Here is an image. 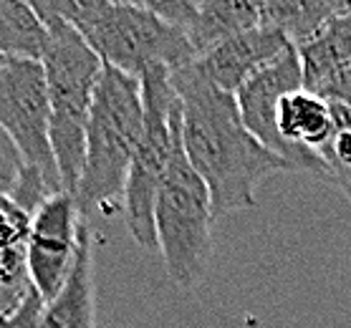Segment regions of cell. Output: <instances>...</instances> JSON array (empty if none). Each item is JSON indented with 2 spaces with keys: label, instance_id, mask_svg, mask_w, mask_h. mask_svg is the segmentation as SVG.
I'll list each match as a JSON object with an SVG mask.
<instances>
[{
  "label": "cell",
  "instance_id": "6da1fadb",
  "mask_svg": "<svg viewBox=\"0 0 351 328\" xmlns=\"http://www.w3.org/2000/svg\"><path fill=\"white\" fill-rule=\"evenodd\" d=\"M172 84L182 104L184 154L208 184L215 220L256 207L258 184L291 167L247 131L238 99L210 84L195 61L172 73Z\"/></svg>",
  "mask_w": 351,
  "mask_h": 328
},
{
  "label": "cell",
  "instance_id": "7a4b0ae2",
  "mask_svg": "<svg viewBox=\"0 0 351 328\" xmlns=\"http://www.w3.org/2000/svg\"><path fill=\"white\" fill-rule=\"evenodd\" d=\"M81 33L104 66L142 79L147 71H180L195 61L190 36L160 18L147 3L109 0H40Z\"/></svg>",
  "mask_w": 351,
  "mask_h": 328
},
{
  "label": "cell",
  "instance_id": "3957f363",
  "mask_svg": "<svg viewBox=\"0 0 351 328\" xmlns=\"http://www.w3.org/2000/svg\"><path fill=\"white\" fill-rule=\"evenodd\" d=\"M144 129L142 81L104 66L86 134V160L73 200L81 220L124 210L132 162Z\"/></svg>",
  "mask_w": 351,
  "mask_h": 328
},
{
  "label": "cell",
  "instance_id": "277c9868",
  "mask_svg": "<svg viewBox=\"0 0 351 328\" xmlns=\"http://www.w3.org/2000/svg\"><path fill=\"white\" fill-rule=\"evenodd\" d=\"M33 8L48 28V46L40 58L51 101V144L61 172L64 192L76 194L86 160V134L94 112L96 88L104 61L64 18L33 0Z\"/></svg>",
  "mask_w": 351,
  "mask_h": 328
},
{
  "label": "cell",
  "instance_id": "5b68a950",
  "mask_svg": "<svg viewBox=\"0 0 351 328\" xmlns=\"http://www.w3.org/2000/svg\"><path fill=\"white\" fill-rule=\"evenodd\" d=\"M213 197L180 142L154 202L157 250L175 286L195 288L213 255Z\"/></svg>",
  "mask_w": 351,
  "mask_h": 328
},
{
  "label": "cell",
  "instance_id": "8992f818",
  "mask_svg": "<svg viewBox=\"0 0 351 328\" xmlns=\"http://www.w3.org/2000/svg\"><path fill=\"white\" fill-rule=\"evenodd\" d=\"M139 81L144 99V129L129 172L124 212L134 240L142 248L154 250V202L169 162L182 142V104L172 84V71L167 68L147 71Z\"/></svg>",
  "mask_w": 351,
  "mask_h": 328
},
{
  "label": "cell",
  "instance_id": "52a82bcc",
  "mask_svg": "<svg viewBox=\"0 0 351 328\" xmlns=\"http://www.w3.org/2000/svg\"><path fill=\"white\" fill-rule=\"evenodd\" d=\"M0 127L18 144L28 169L64 192L51 144V101L40 61H5L0 68Z\"/></svg>",
  "mask_w": 351,
  "mask_h": 328
},
{
  "label": "cell",
  "instance_id": "ba28073f",
  "mask_svg": "<svg viewBox=\"0 0 351 328\" xmlns=\"http://www.w3.org/2000/svg\"><path fill=\"white\" fill-rule=\"evenodd\" d=\"M81 212L73 194L58 192L33 215V230L28 240L33 288L51 303L69 283L79 255Z\"/></svg>",
  "mask_w": 351,
  "mask_h": 328
},
{
  "label": "cell",
  "instance_id": "9c48e42d",
  "mask_svg": "<svg viewBox=\"0 0 351 328\" xmlns=\"http://www.w3.org/2000/svg\"><path fill=\"white\" fill-rule=\"evenodd\" d=\"M291 49L295 46L283 33L273 31L268 25H258L228 38L205 56L195 58V68L210 84L235 97L256 73L280 61Z\"/></svg>",
  "mask_w": 351,
  "mask_h": 328
},
{
  "label": "cell",
  "instance_id": "30bf717a",
  "mask_svg": "<svg viewBox=\"0 0 351 328\" xmlns=\"http://www.w3.org/2000/svg\"><path fill=\"white\" fill-rule=\"evenodd\" d=\"M295 88H304V71H301L295 49H291L280 61L256 73L235 94L247 131L280 160H283V142L276 129V114H278L280 99Z\"/></svg>",
  "mask_w": 351,
  "mask_h": 328
},
{
  "label": "cell",
  "instance_id": "8fae6325",
  "mask_svg": "<svg viewBox=\"0 0 351 328\" xmlns=\"http://www.w3.org/2000/svg\"><path fill=\"white\" fill-rule=\"evenodd\" d=\"M295 53L304 71V86L313 94H321L331 81L351 71V16L343 10V3L341 10L304 40Z\"/></svg>",
  "mask_w": 351,
  "mask_h": 328
},
{
  "label": "cell",
  "instance_id": "7c38bea8",
  "mask_svg": "<svg viewBox=\"0 0 351 328\" xmlns=\"http://www.w3.org/2000/svg\"><path fill=\"white\" fill-rule=\"evenodd\" d=\"M40 328H96L94 305V240L91 225H81L79 255L69 283L51 303H46Z\"/></svg>",
  "mask_w": 351,
  "mask_h": 328
},
{
  "label": "cell",
  "instance_id": "4fadbf2b",
  "mask_svg": "<svg viewBox=\"0 0 351 328\" xmlns=\"http://www.w3.org/2000/svg\"><path fill=\"white\" fill-rule=\"evenodd\" d=\"M258 25H261V3L205 0V3H197V16L192 21L187 36L195 49V56L199 58L232 36H240Z\"/></svg>",
  "mask_w": 351,
  "mask_h": 328
},
{
  "label": "cell",
  "instance_id": "5bb4252c",
  "mask_svg": "<svg viewBox=\"0 0 351 328\" xmlns=\"http://www.w3.org/2000/svg\"><path fill=\"white\" fill-rule=\"evenodd\" d=\"M48 46V28L33 3L0 0V56L8 61H40Z\"/></svg>",
  "mask_w": 351,
  "mask_h": 328
},
{
  "label": "cell",
  "instance_id": "9a60e30c",
  "mask_svg": "<svg viewBox=\"0 0 351 328\" xmlns=\"http://www.w3.org/2000/svg\"><path fill=\"white\" fill-rule=\"evenodd\" d=\"M341 10V3L324 0H268L261 3V25L283 33L295 49L308 40L328 18Z\"/></svg>",
  "mask_w": 351,
  "mask_h": 328
},
{
  "label": "cell",
  "instance_id": "2e32d148",
  "mask_svg": "<svg viewBox=\"0 0 351 328\" xmlns=\"http://www.w3.org/2000/svg\"><path fill=\"white\" fill-rule=\"evenodd\" d=\"M33 290L28 245L0 248V323L16 316Z\"/></svg>",
  "mask_w": 351,
  "mask_h": 328
},
{
  "label": "cell",
  "instance_id": "e0dca14e",
  "mask_svg": "<svg viewBox=\"0 0 351 328\" xmlns=\"http://www.w3.org/2000/svg\"><path fill=\"white\" fill-rule=\"evenodd\" d=\"M334 104V101H331ZM321 162L326 164L328 182L336 184L346 200L351 202V109L334 104V131L319 152Z\"/></svg>",
  "mask_w": 351,
  "mask_h": 328
},
{
  "label": "cell",
  "instance_id": "ac0fdd59",
  "mask_svg": "<svg viewBox=\"0 0 351 328\" xmlns=\"http://www.w3.org/2000/svg\"><path fill=\"white\" fill-rule=\"evenodd\" d=\"M33 230V215L13 197L0 194V248L28 245Z\"/></svg>",
  "mask_w": 351,
  "mask_h": 328
},
{
  "label": "cell",
  "instance_id": "d6986e66",
  "mask_svg": "<svg viewBox=\"0 0 351 328\" xmlns=\"http://www.w3.org/2000/svg\"><path fill=\"white\" fill-rule=\"evenodd\" d=\"M28 177V164L10 134L0 127V194L16 197Z\"/></svg>",
  "mask_w": 351,
  "mask_h": 328
},
{
  "label": "cell",
  "instance_id": "ffe728a7",
  "mask_svg": "<svg viewBox=\"0 0 351 328\" xmlns=\"http://www.w3.org/2000/svg\"><path fill=\"white\" fill-rule=\"evenodd\" d=\"M43 311H46V301L38 296V290H33L28 301L21 305V311L16 316H10L5 323H0V328H40Z\"/></svg>",
  "mask_w": 351,
  "mask_h": 328
},
{
  "label": "cell",
  "instance_id": "44dd1931",
  "mask_svg": "<svg viewBox=\"0 0 351 328\" xmlns=\"http://www.w3.org/2000/svg\"><path fill=\"white\" fill-rule=\"evenodd\" d=\"M319 97L328 99V101H334V104H343L351 109V71L341 73L336 81H331L324 91H321Z\"/></svg>",
  "mask_w": 351,
  "mask_h": 328
},
{
  "label": "cell",
  "instance_id": "7402d4cb",
  "mask_svg": "<svg viewBox=\"0 0 351 328\" xmlns=\"http://www.w3.org/2000/svg\"><path fill=\"white\" fill-rule=\"evenodd\" d=\"M343 10H346V13L351 16V3H343Z\"/></svg>",
  "mask_w": 351,
  "mask_h": 328
},
{
  "label": "cell",
  "instance_id": "603a6c76",
  "mask_svg": "<svg viewBox=\"0 0 351 328\" xmlns=\"http://www.w3.org/2000/svg\"><path fill=\"white\" fill-rule=\"evenodd\" d=\"M5 61H8V58H3V56H0V68H3V66H5Z\"/></svg>",
  "mask_w": 351,
  "mask_h": 328
}]
</instances>
